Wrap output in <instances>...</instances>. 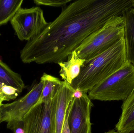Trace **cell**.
<instances>
[{
	"instance_id": "cell-1",
	"label": "cell",
	"mask_w": 134,
	"mask_h": 133,
	"mask_svg": "<svg viewBox=\"0 0 134 133\" xmlns=\"http://www.w3.org/2000/svg\"><path fill=\"white\" fill-rule=\"evenodd\" d=\"M132 0H78L63 8L59 16L20 52L25 64H58L109 20L122 16Z\"/></svg>"
},
{
	"instance_id": "cell-2",
	"label": "cell",
	"mask_w": 134,
	"mask_h": 133,
	"mask_svg": "<svg viewBox=\"0 0 134 133\" xmlns=\"http://www.w3.org/2000/svg\"><path fill=\"white\" fill-rule=\"evenodd\" d=\"M124 38L100 54L86 61L71 86L87 93L122 67L126 62Z\"/></svg>"
},
{
	"instance_id": "cell-3",
	"label": "cell",
	"mask_w": 134,
	"mask_h": 133,
	"mask_svg": "<svg viewBox=\"0 0 134 133\" xmlns=\"http://www.w3.org/2000/svg\"><path fill=\"white\" fill-rule=\"evenodd\" d=\"M124 29L122 16L111 18L83 41L76 49L77 55L86 61L100 54L124 38Z\"/></svg>"
},
{
	"instance_id": "cell-4",
	"label": "cell",
	"mask_w": 134,
	"mask_h": 133,
	"mask_svg": "<svg viewBox=\"0 0 134 133\" xmlns=\"http://www.w3.org/2000/svg\"><path fill=\"white\" fill-rule=\"evenodd\" d=\"M134 91V67L124 65L88 91L91 100L111 101L126 100Z\"/></svg>"
},
{
	"instance_id": "cell-5",
	"label": "cell",
	"mask_w": 134,
	"mask_h": 133,
	"mask_svg": "<svg viewBox=\"0 0 134 133\" xmlns=\"http://www.w3.org/2000/svg\"><path fill=\"white\" fill-rule=\"evenodd\" d=\"M57 94L49 101L38 102L24 116L25 133H55Z\"/></svg>"
},
{
	"instance_id": "cell-6",
	"label": "cell",
	"mask_w": 134,
	"mask_h": 133,
	"mask_svg": "<svg viewBox=\"0 0 134 133\" xmlns=\"http://www.w3.org/2000/svg\"><path fill=\"white\" fill-rule=\"evenodd\" d=\"M18 38L28 41L38 36L48 26L40 7L21 8L10 21Z\"/></svg>"
},
{
	"instance_id": "cell-7",
	"label": "cell",
	"mask_w": 134,
	"mask_h": 133,
	"mask_svg": "<svg viewBox=\"0 0 134 133\" xmlns=\"http://www.w3.org/2000/svg\"><path fill=\"white\" fill-rule=\"evenodd\" d=\"M44 83L41 79L30 91L20 99L9 104H2L0 107V123L8 124L23 121L24 116L39 100Z\"/></svg>"
},
{
	"instance_id": "cell-8",
	"label": "cell",
	"mask_w": 134,
	"mask_h": 133,
	"mask_svg": "<svg viewBox=\"0 0 134 133\" xmlns=\"http://www.w3.org/2000/svg\"><path fill=\"white\" fill-rule=\"evenodd\" d=\"M86 92L70 104L68 123L71 133H91L90 113L93 106Z\"/></svg>"
},
{
	"instance_id": "cell-9",
	"label": "cell",
	"mask_w": 134,
	"mask_h": 133,
	"mask_svg": "<svg viewBox=\"0 0 134 133\" xmlns=\"http://www.w3.org/2000/svg\"><path fill=\"white\" fill-rule=\"evenodd\" d=\"M74 89L71 84L62 81L57 92V100L55 114V133H62L65 121L66 112L73 100Z\"/></svg>"
},
{
	"instance_id": "cell-10",
	"label": "cell",
	"mask_w": 134,
	"mask_h": 133,
	"mask_svg": "<svg viewBox=\"0 0 134 133\" xmlns=\"http://www.w3.org/2000/svg\"><path fill=\"white\" fill-rule=\"evenodd\" d=\"M122 112L115 129L119 133H131L134 131V91L123 101Z\"/></svg>"
},
{
	"instance_id": "cell-11",
	"label": "cell",
	"mask_w": 134,
	"mask_h": 133,
	"mask_svg": "<svg viewBox=\"0 0 134 133\" xmlns=\"http://www.w3.org/2000/svg\"><path fill=\"white\" fill-rule=\"evenodd\" d=\"M124 40L125 42L126 61L134 67V12L132 8L124 12Z\"/></svg>"
},
{
	"instance_id": "cell-12",
	"label": "cell",
	"mask_w": 134,
	"mask_h": 133,
	"mask_svg": "<svg viewBox=\"0 0 134 133\" xmlns=\"http://www.w3.org/2000/svg\"><path fill=\"white\" fill-rule=\"evenodd\" d=\"M67 61L58 63L60 67L59 75L62 79L69 84L79 76L86 60L80 58L76 54V50L72 52Z\"/></svg>"
},
{
	"instance_id": "cell-13",
	"label": "cell",
	"mask_w": 134,
	"mask_h": 133,
	"mask_svg": "<svg viewBox=\"0 0 134 133\" xmlns=\"http://www.w3.org/2000/svg\"><path fill=\"white\" fill-rule=\"evenodd\" d=\"M0 82L11 86L20 93L25 87L21 75L13 71L6 64L0 60Z\"/></svg>"
},
{
	"instance_id": "cell-14",
	"label": "cell",
	"mask_w": 134,
	"mask_h": 133,
	"mask_svg": "<svg viewBox=\"0 0 134 133\" xmlns=\"http://www.w3.org/2000/svg\"><path fill=\"white\" fill-rule=\"evenodd\" d=\"M41 79L44 83L43 90L38 102H47L55 97L62 81L59 78L44 73Z\"/></svg>"
},
{
	"instance_id": "cell-15",
	"label": "cell",
	"mask_w": 134,
	"mask_h": 133,
	"mask_svg": "<svg viewBox=\"0 0 134 133\" xmlns=\"http://www.w3.org/2000/svg\"><path fill=\"white\" fill-rule=\"evenodd\" d=\"M23 0H0V27L11 21L21 8Z\"/></svg>"
},
{
	"instance_id": "cell-16",
	"label": "cell",
	"mask_w": 134,
	"mask_h": 133,
	"mask_svg": "<svg viewBox=\"0 0 134 133\" xmlns=\"http://www.w3.org/2000/svg\"><path fill=\"white\" fill-rule=\"evenodd\" d=\"M19 92L14 87L8 85H2L0 88V94H1L4 101L15 100L19 95Z\"/></svg>"
},
{
	"instance_id": "cell-17",
	"label": "cell",
	"mask_w": 134,
	"mask_h": 133,
	"mask_svg": "<svg viewBox=\"0 0 134 133\" xmlns=\"http://www.w3.org/2000/svg\"><path fill=\"white\" fill-rule=\"evenodd\" d=\"M72 0H34V2L37 5H46L53 7H63L66 6Z\"/></svg>"
},
{
	"instance_id": "cell-18",
	"label": "cell",
	"mask_w": 134,
	"mask_h": 133,
	"mask_svg": "<svg viewBox=\"0 0 134 133\" xmlns=\"http://www.w3.org/2000/svg\"><path fill=\"white\" fill-rule=\"evenodd\" d=\"M7 128L12 130L14 133H25L23 121L7 124Z\"/></svg>"
},
{
	"instance_id": "cell-19",
	"label": "cell",
	"mask_w": 134,
	"mask_h": 133,
	"mask_svg": "<svg viewBox=\"0 0 134 133\" xmlns=\"http://www.w3.org/2000/svg\"><path fill=\"white\" fill-rule=\"evenodd\" d=\"M71 104V103H70ZM70 104L69 105L66 112V116H65V121L63 126V130L62 133H71L68 123V116L69 112V109H70Z\"/></svg>"
},
{
	"instance_id": "cell-20",
	"label": "cell",
	"mask_w": 134,
	"mask_h": 133,
	"mask_svg": "<svg viewBox=\"0 0 134 133\" xmlns=\"http://www.w3.org/2000/svg\"><path fill=\"white\" fill-rule=\"evenodd\" d=\"M83 92V91L78 89L75 90L73 94V98H80L82 96Z\"/></svg>"
},
{
	"instance_id": "cell-21",
	"label": "cell",
	"mask_w": 134,
	"mask_h": 133,
	"mask_svg": "<svg viewBox=\"0 0 134 133\" xmlns=\"http://www.w3.org/2000/svg\"><path fill=\"white\" fill-rule=\"evenodd\" d=\"M104 133H119L115 129L111 130H109L107 132H105Z\"/></svg>"
},
{
	"instance_id": "cell-22",
	"label": "cell",
	"mask_w": 134,
	"mask_h": 133,
	"mask_svg": "<svg viewBox=\"0 0 134 133\" xmlns=\"http://www.w3.org/2000/svg\"><path fill=\"white\" fill-rule=\"evenodd\" d=\"M3 101H4V98H0V107L2 105V103Z\"/></svg>"
},
{
	"instance_id": "cell-23",
	"label": "cell",
	"mask_w": 134,
	"mask_h": 133,
	"mask_svg": "<svg viewBox=\"0 0 134 133\" xmlns=\"http://www.w3.org/2000/svg\"><path fill=\"white\" fill-rule=\"evenodd\" d=\"M132 8L134 12V0H132Z\"/></svg>"
},
{
	"instance_id": "cell-24",
	"label": "cell",
	"mask_w": 134,
	"mask_h": 133,
	"mask_svg": "<svg viewBox=\"0 0 134 133\" xmlns=\"http://www.w3.org/2000/svg\"><path fill=\"white\" fill-rule=\"evenodd\" d=\"M0 98H3V97L2 96L1 94H0Z\"/></svg>"
},
{
	"instance_id": "cell-25",
	"label": "cell",
	"mask_w": 134,
	"mask_h": 133,
	"mask_svg": "<svg viewBox=\"0 0 134 133\" xmlns=\"http://www.w3.org/2000/svg\"><path fill=\"white\" fill-rule=\"evenodd\" d=\"M131 133H134V132H131Z\"/></svg>"
}]
</instances>
